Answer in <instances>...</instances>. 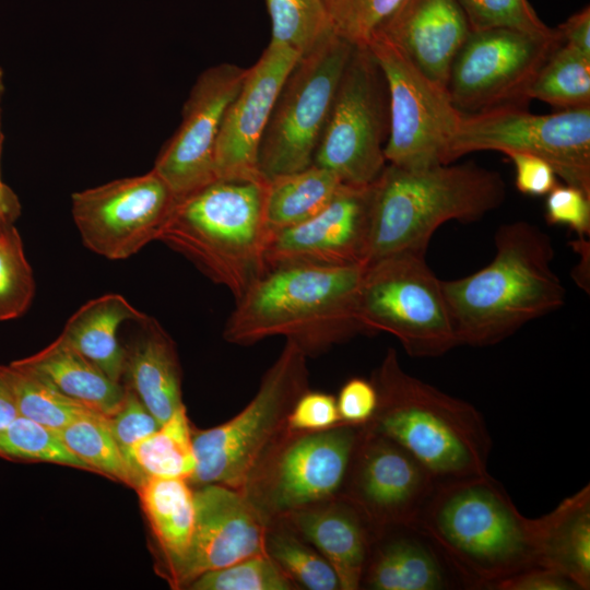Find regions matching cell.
I'll return each mask as SVG.
<instances>
[{
	"instance_id": "obj_1",
	"label": "cell",
	"mask_w": 590,
	"mask_h": 590,
	"mask_svg": "<svg viewBox=\"0 0 590 590\" xmlns=\"http://www.w3.org/2000/svg\"><path fill=\"white\" fill-rule=\"evenodd\" d=\"M412 528L470 588L538 566L541 518L524 517L488 473L437 480Z\"/></svg>"
},
{
	"instance_id": "obj_2",
	"label": "cell",
	"mask_w": 590,
	"mask_h": 590,
	"mask_svg": "<svg viewBox=\"0 0 590 590\" xmlns=\"http://www.w3.org/2000/svg\"><path fill=\"white\" fill-rule=\"evenodd\" d=\"M553 260L552 240L538 226L524 221L499 226L488 266L441 281L459 344H496L560 308L566 291Z\"/></svg>"
},
{
	"instance_id": "obj_3",
	"label": "cell",
	"mask_w": 590,
	"mask_h": 590,
	"mask_svg": "<svg viewBox=\"0 0 590 590\" xmlns=\"http://www.w3.org/2000/svg\"><path fill=\"white\" fill-rule=\"evenodd\" d=\"M364 264H288L266 271L239 298L224 339L251 345L284 337L307 356L364 332L357 298Z\"/></svg>"
},
{
	"instance_id": "obj_4",
	"label": "cell",
	"mask_w": 590,
	"mask_h": 590,
	"mask_svg": "<svg viewBox=\"0 0 590 590\" xmlns=\"http://www.w3.org/2000/svg\"><path fill=\"white\" fill-rule=\"evenodd\" d=\"M505 198L499 173L473 163L426 168L387 163L371 185L365 264L401 252L425 255L439 226L477 221Z\"/></svg>"
},
{
	"instance_id": "obj_5",
	"label": "cell",
	"mask_w": 590,
	"mask_h": 590,
	"mask_svg": "<svg viewBox=\"0 0 590 590\" xmlns=\"http://www.w3.org/2000/svg\"><path fill=\"white\" fill-rule=\"evenodd\" d=\"M373 384L378 404L364 426L408 450L437 480L487 474L492 440L482 414L410 375L388 349Z\"/></svg>"
},
{
	"instance_id": "obj_6",
	"label": "cell",
	"mask_w": 590,
	"mask_h": 590,
	"mask_svg": "<svg viewBox=\"0 0 590 590\" xmlns=\"http://www.w3.org/2000/svg\"><path fill=\"white\" fill-rule=\"evenodd\" d=\"M266 182L214 180L177 201L157 240L239 298L267 271Z\"/></svg>"
},
{
	"instance_id": "obj_7",
	"label": "cell",
	"mask_w": 590,
	"mask_h": 590,
	"mask_svg": "<svg viewBox=\"0 0 590 590\" xmlns=\"http://www.w3.org/2000/svg\"><path fill=\"white\" fill-rule=\"evenodd\" d=\"M307 355L292 341L263 375L251 401L229 421L192 433L197 485L246 487L250 477L286 429L296 400L308 390Z\"/></svg>"
},
{
	"instance_id": "obj_8",
	"label": "cell",
	"mask_w": 590,
	"mask_h": 590,
	"mask_svg": "<svg viewBox=\"0 0 590 590\" xmlns=\"http://www.w3.org/2000/svg\"><path fill=\"white\" fill-rule=\"evenodd\" d=\"M357 319L364 332L396 337L413 357H437L460 345L441 280L422 253H394L365 264Z\"/></svg>"
},
{
	"instance_id": "obj_9",
	"label": "cell",
	"mask_w": 590,
	"mask_h": 590,
	"mask_svg": "<svg viewBox=\"0 0 590 590\" xmlns=\"http://www.w3.org/2000/svg\"><path fill=\"white\" fill-rule=\"evenodd\" d=\"M354 47L333 33L298 58L280 90L260 143L258 169L263 179L312 164Z\"/></svg>"
},
{
	"instance_id": "obj_10",
	"label": "cell",
	"mask_w": 590,
	"mask_h": 590,
	"mask_svg": "<svg viewBox=\"0 0 590 590\" xmlns=\"http://www.w3.org/2000/svg\"><path fill=\"white\" fill-rule=\"evenodd\" d=\"M485 150L539 156L566 185L590 196V106L547 115L518 106L462 113L447 163Z\"/></svg>"
},
{
	"instance_id": "obj_11",
	"label": "cell",
	"mask_w": 590,
	"mask_h": 590,
	"mask_svg": "<svg viewBox=\"0 0 590 590\" xmlns=\"http://www.w3.org/2000/svg\"><path fill=\"white\" fill-rule=\"evenodd\" d=\"M367 48L388 93L387 163L404 168L448 164V150L462 111L453 105L447 88L428 79L386 38L375 35Z\"/></svg>"
},
{
	"instance_id": "obj_12",
	"label": "cell",
	"mask_w": 590,
	"mask_h": 590,
	"mask_svg": "<svg viewBox=\"0 0 590 590\" xmlns=\"http://www.w3.org/2000/svg\"><path fill=\"white\" fill-rule=\"evenodd\" d=\"M388 93L367 47H354L315 152L312 164L334 173L343 184H373L387 165Z\"/></svg>"
},
{
	"instance_id": "obj_13",
	"label": "cell",
	"mask_w": 590,
	"mask_h": 590,
	"mask_svg": "<svg viewBox=\"0 0 590 590\" xmlns=\"http://www.w3.org/2000/svg\"><path fill=\"white\" fill-rule=\"evenodd\" d=\"M562 43L559 32L544 38L506 28L471 31L449 73L453 105L468 114L526 107L529 87Z\"/></svg>"
},
{
	"instance_id": "obj_14",
	"label": "cell",
	"mask_w": 590,
	"mask_h": 590,
	"mask_svg": "<svg viewBox=\"0 0 590 590\" xmlns=\"http://www.w3.org/2000/svg\"><path fill=\"white\" fill-rule=\"evenodd\" d=\"M177 201L151 169L74 192L71 212L85 247L109 260H123L157 240Z\"/></svg>"
},
{
	"instance_id": "obj_15",
	"label": "cell",
	"mask_w": 590,
	"mask_h": 590,
	"mask_svg": "<svg viewBox=\"0 0 590 590\" xmlns=\"http://www.w3.org/2000/svg\"><path fill=\"white\" fill-rule=\"evenodd\" d=\"M247 68L221 63L194 82L181 122L160 151L153 170L181 200L216 180L214 154L224 115L238 93Z\"/></svg>"
},
{
	"instance_id": "obj_16",
	"label": "cell",
	"mask_w": 590,
	"mask_h": 590,
	"mask_svg": "<svg viewBox=\"0 0 590 590\" xmlns=\"http://www.w3.org/2000/svg\"><path fill=\"white\" fill-rule=\"evenodd\" d=\"M363 425L296 433L267 468L262 493L250 500L267 516L286 514L333 496L343 484Z\"/></svg>"
},
{
	"instance_id": "obj_17",
	"label": "cell",
	"mask_w": 590,
	"mask_h": 590,
	"mask_svg": "<svg viewBox=\"0 0 590 590\" xmlns=\"http://www.w3.org/2000/svg\"><path fill=\"white\" fill-rule=\"evenodd\" d=\"M351 468L353 505L379 532L412 528L437 481L402 446L364 425Z\"/></svg>"
},
{
	"instance_id": "obj_18",
	"label": "cell",
	"mask_w": 590,
	"mask_h": 590,
	"mask_svg": "<svg viewBox=\"0 0 590 590\" xmlns=\"http://www.w3.org/2000/svg\"><path fill=\"white\" fill-rule=\"evenodd\" d=\"M193 491L194 524L188 552L172 575L188 587L205 571L267 553L266 516L241 489L204 484Z\"/></svg>"
},
{
	"instance_id": "obj_19",
	"label": "cell",
	"mask_w": 590,
	"mask_h": 590,
	"mask_svg": "<svg viewBox=\"0 0 590 590\" xmlns=\"http://www.w3.org/2000/svg\"><path fill=\"white\" fill-rule=\"evenodd\" d=\"M371 185L342 184L315 216L270 235L267 270L288 264H364L369 233Z\"/></svg>"
},
{
	"instance_id": "obj_20",
	"label": "cell",
	"mask_w": 590,
	"mask_h": 590,
	"mask_svg": "<svg viewBox=\"0 0 590 590\" xmlns=\"http://www.w3.org/2000/svg\"><path fill=\"white\" fill-rule=\"evenodd\" d=\"M299 57L290 47L270 43L256 63L247 68L217 137L216 179H263L258 169L260 143L280 90Z\"/></svg>"
},
{
	"instance_id": "obj_21",
	"label": "cell",
	"mask_w": 590,
	"mask_h": 590,
	"mask_svg": "<svg viewBox=\"0 0 590 590\" xmlns=\"http://www.w3.org/2000/svg\"><path fill=\"white\" fill-rule=\"evenodd\" d=\"M470 32L458 0H403L375 35L392 43L422 73L447 88L453 59Z\"/></svg>"
},
{
	"instance_id": "obj_22",
	"label": "cell",
	"mask_w": 590,
	"mask_h": 590,
	"mask_svg": "<svg viewBox=\"0 0 590 590\" xmlns=\"http://www.w3.org/2000/svg\"><path fill=\"white\" fill-rule=\"evenodd\" d=\"M294 529L334 569L341 590L358 589L369 556L366 519L352 504L309 506L286 512Z\"/></svg>"
},
{
	"instance_id": "obj_23",
	"label": "cell",
	"mask_w": 590,
	"mask_h": 590,
	"mask_svg": "<svg viewBox=\"0 0 590 590\" xmlns=\"http://www.w3.org/2000/svg\"><path fill=\"white\" fill-rule=\"evenodd\" d=\"M138 323V337L126 350L123 376L162 425L184 405L180 364L174 341L154 318Z\"/></svg>"
},
{
	"instance_id": "obj_24",
	"label": "cell",
	"mask_w": 590,
	"mask_h": 590,
	"mask_svg": "<svg viewBox=\"0 0 590 590\" xmlns=\"http://www.w3.org/2000/svg\"><path fill=\"white\" fill-rule=\"evenodd\" d=\"M14 362L107 417L116 413L125 400L126 387L110 379L61 334L39 352Z\"/></svg>"
},
{
	"instance_id": "obj_25",
	"label": "cell",
	"mask_w": 590,
	"mask_h": 590,
	"mask_svg": "<svg viewBox=\"0 0 590 590\" xmlns=\"http://www.w3.org/2000/svg\"><path fill=\"white\" fill-rule=\"evenodd\" d=\"M148 315L119 294H105L82 305L60 333L74 349L120 382L125 371L126 349L118 340L119 327L140 321Z\"/></svg>"
},
{
	"instance_id": "obj_26",
	"label": "cell",
	"mask_w": 590,
	"mask_h": 590,
	"mask_svg": "<svg viewBox=\"0 0 590 590\" xmlns=\"http://www.w3.org/2000/svg\"><path fill=\"white\" fill-rule=\"evenodd\" d=\"M541 518L538 566L590 588V487L586 485Z\"/></svg>"
},
{
	"instance_id": "obj_27",
	"label": "cell",
	"mask_w": 590,
	"mask_h": 590,
	"mask_svg": "<svg viewBox=\"0 0 590 590\" xmlns=\"http://www.w3.org/2000/svg\"><path fill=\"white\" fill-rule=\"evenodd\" d=\"M446 562L416 530L381 544L367 562L363 580L376 590H439L448 588Z\"/></svg>"
},
{
	"instance_id": "obj_28",
	"label": "cell",
	"mask_w": 590,
	"mask_h": 590,
	"mask_svg": "<svg viewBox=\"0 0 590 590\" xmlns=\"http://www.w3.org/2000/svg\"><path fill=\"white\" fill-rule=\"evenodd\" d=\"M170 576L184 560L194 524L193 491L187 480L145 477L137 488Z\"/></svg>"
},
{
	"instance_id": "obj_29",
	"label": "cell",
	"mask_w": 590,
	"mask_h": 590,
	"mask_svg": "<svg viewBox=\"0 0 590 590\" xmlns=\"http://www.w3.org/2000/svg\"><path fill=\"white\" fill-rule=\"evenodd\" d=\"M342 184L334 173L315 164L268 179L264 220L269 234L297 225L318 214L334 198Z\"/></svg>"
},
{
	"instance_id": "obj_30",
	"label": "cell",
	"mask_w": 590,
	"mask_h": 590,
	"mask_svg": "<svg viewBox=\"0 0 590 590\" xmlns=\"http://www.w3.org/2000/svg\"><path fill=\"white\" fill-rule=\"evenodd\" d=\"M127 460L143 480H189L196 468V457L185 405L157 430L134 444L127 453Z\"/></svg>"
},
{
	"instance_id": "obj_31",
	"label": "cell",
	"mask_w": 590,
	"mask_h": 590,
	"mask_svg": "<svg viewBox=\"0 0 590 590\" xmlns=\"http://www.w3.org/2000/svg\"><path fill=\"white\" fill-rule=\"evenodd\" d=\"M58 433L64 445L91 472L101 473L134 489L143 481L115 440L107 416L91 410Z\"/></svg>"
},
{
	"instance_id": "obj_32",
	"label": "cell",
	"mask_w": 590,
	"mask_h": 590,
	"mask_svg": "<svg viewBox=\"0 0 590 590\" xmlns=\"http://www.w3.org/2000/svg\"><path fill=\"white\" fill-rule=\"evenodd\" d=\"M0 369L13 393L21 416L59 432L91 411L14 361L9 365H0Z\"/></svg>"
},
{
	"instance_id": "obj_33",
	"label": "cell",
	"mask_w": 590,
	"mask_h": 590,
	"mask_svg": "<svg viewBox=\"0 0 590 590\" xmlns=\"http://www.w3.org/2000/svg\"><path fill=\"white\" fill-rule=\"evenodd\" d=\"M528 97L564 109L590 106V58L562 43L535 76Z\"/></svg>"
},
{
	"instance_id": "obj_34",
	"label": "cell",
	"mask_w": 590,
	"mask_h": 590,
	"mask_svg": "<svg viewBox=\"0 0 590 590\" xmlns=\"http://www.w3.org/2000/svg\"><path fill=\"white\" fill-rule=\"evenodd\" d=\"M271 20L270 43L307 54L333 34L322 0H264Z\"/></svg>"
},
{
	"instance_id": "obj_35",
	"label": "cell",
	"mask_w": 590,
	"mask_h": 590,
	"mask_svg": "<svg viewBox=\"0 0 590 590\" xmlns=\"http://www.w3.org/2000/svg\"><path fill=\"white\" fill-rule=\"evenodd\" d=\"M0 458L24 463H56L91 472L64 445L57 430L21 415L0 429Z\"/></svg>"
},
{
	"instance_id": "obj_36",
	"label": "cell",
	"mask_w": 590,
	"mask_h": 590,
	"mask_svg": "<svg viewBox=\"0 0 590 590\" xmlns=\"http://www.w3.org/2000/svg\"><path fill=\"white\" fill-rule=\"evenodd\" d=\"M267 553L293 580L309 590L340 589L329 562L315 548L287 530L267 533Z\"/></svg>"
},
{
	"instance_id": "obj_37",
	"label": "cell",
	"mask_w": 590,
	"mask_h": 590,
	"mask_svg": "<svg viewBox=\"0 0 590 590\" xmlns=\"http://www.w3.org/2000/svg\"><path fill=\"white\" fill-rule=\"evenodd\" d=\"M35 295V281L13 223L0 231V321L21 317Z\"/></svg>"
},
{
	"instance_id": "obj_38",
	"label": "cell",
	"mask_w": 590,
	"mask_h": 590,
	"mask_svg": "<svg viewBox=\"0 0 590 590\" xmlns=\"http://www.w3.org/2000/svg\"><path fill=\"white\" fill-rule=\"evenodd\" d=\"M192 590H292L295 582L268 554H257L209 570L188 587Z\"/></svg>"
},
{
	"instance_id": "obj_39",
	"label": "cell",
	"mask_w": 590,
	"mask_h": 590,
	"mask_svg": "<svg viewBox=\"0 0 590 590\" xmlns=\"http://www.w3.org/2000/svg\"><path fill=\"white\" fill-rule=\"evenodd\" d=\"M471 31L506 28L544 38L558 34L536 15L528 0H458Z\"/></svg>"
},
{
	"instance_id": "obj_40",
	"label": "cell",
	"mask_w": 590,
	"mask_h": 590,
	"mask_svg": "<svg viewBox=\"0 0 590 590\" xmlns=\"http://www.w3.org/2000/svg\"><path fill=\"white\" fill-rule=\"evenodd\" d=\"M402 1L322 0L334 34L355 47H367Z\"/></svg>"
},
{
	"instance_id": "obj_41",
	"label": "cell",
	"mask_w": 590,
	"mask_h": 590,
	"mask_svg": "<svg viewBox=\"0 0 590 590\" xmlns=\"http://www.w3.org/2000/svg\"><path fill=\"white\" fill-rule=\"evenodd\" d=\"M107 420L109 429L126 459L127 453L134 444L148 437L161 426L129 387H126V396L121 406Z\"/></svg>"
},
{
	"instance_id": "obj_42",
	"label": "cell",
	"mask_w": 590,
	"mask_h": 590,
	"mask_svg": "<svg viewBox=\"0 0 590 590\" xmlns=\"http://www.w3.org/2000/svg\"><path fill=\"white\" fill-rule=\"evenodd\" d=\"M545 219L551 225H565L580 238L590 234V196L570 185H556L545 201Z\"/></svg>"
},
{
	"instance_id": "obj_43",
	"label": "cell",
	"mask_w": 590,
	"mask_h": 590,
	"mask_svg": "<svg viewBox=\"0 0 590 590\" xmlns=\"http://www.w3.org/2000/svg\"><path fill=\"white\" fill-rule=\"evenodd\" d=\"M341 422L337 399L326 392L306 390L294 403L286 421L292 433L329 429Z\"/></svg>"
},
{
	"instance_id": "obj_44",
	"label": "cell",
	"mask_w": 590,
	"mask_h": 590,
	"mask_svg": "<svg viewBox=\"0 0 590 590\" xmlns=\"http://www.w3.org/2000/svg\"><path fill=\"white\" fill-rule=\"evenodd\" d=\"M378 404V393L373 381L355 377L340 389L337 406L341 422L365 425L374 416Z\"/></svg>"
},
{
	"instance_id": "obj_45",
	"label": "cell",
	"mask_w": 590,
	"mask_h": 590,
	"mask_svg": "<svg viewBox=\"0 0 590 590\" xmlns=\"http://www.w3.org/2000/svg\"><path fill=\"white\" fill-rule=\"evenodd\" d=\"M506 155L515 166L516 187L520 192L540 197L547 194L557 185L553 167L541 157L518 152Z\"/></svg>"
},
{
	"instance_id": "obj_46",
	"label": "cell",
	"mask_w": 590,
	"mask_h": 590,
	"mask_svg": "<svg viewBox=\"0 0 590 590\" xmlns=\"http://www.w3.org/2000/svg\"><path fill=\"white\" fill-rule=\"evenodd\" d=\"M494 590H579L565 575L553 569L533 566L514 574L494 587Z\"/></svg>"
},
{
	"instance_id": "obj_47",
	"label": "cell",
	"mask_w": 590,
	"mask_h": 590,
	"mask_svg": "<svg viewBox=\"0 0 590 590\" xmlns=\"http://www.w3.org/2000/svg\"><path fill=\"white\" fill-rule=\"evenodd\" d=\"M563 44L590 58V10L589 7L571 15L558 26Z\"/></svg>"
},
{
	"instance_id": "obj_48",
	"label": "cell",
	"mask_w": 590,
	"mask_h": 590,
	"mask_svg": "<svg viewBox=\"0 0 590 590\" xmlns=\"http://www.w3.org/2000/svg\"><path fill=\"white\" fill-rule=\"evenodd\" d=\"M19 415L13 393L0 369V429L12 423Z\"/></svg>"
},
{
	"instance_id": "obj_49",
	"label": "cell",
	"mask_w": 590,
	"mask_h": 590,
	"mask_svg": "<svg viewBox=\"0 0 590 590\" xmlns=\"http://www.w3.org/2000/svg\"><path fill=\"white\" fill-rule=\"evenodd\" d=\"M21 204L11 188L0 182V219L14 222L20 215Z\"/></svg>"
},
{
	"instance_id": "obj_50",
	"label": "cell",
	"mask_w": 590,
	"mask_h": 590,
	"mask_svg": "<svg viewBox=\"0 0 590 590\" xmlns=\"http://www.w3.org/2000/svg\"><path fill=\"white\" fill-rule=\"evenodd\" d=\"M3 91H4L3 71L0 68V93H3Z\"/></svg>"
},
{
	"instance_id": "obj_51",
	"label": "cell",
	"mask_w": 590,
	"mask_h": 590,
	"mask_svg": "<svg viewBox=\"0 0 590 590\" xmlns=\"http://www.w3.org/2000/svg\"><path fill=\"white\" fill-rule=\"evenodd\" d=\"M2 93H0V99H1ZM2 132H1V109H0V153H1V144H2ZM0 182H2L1 176H0Z\"/></svg>"
},
{
	"instance_id": "obj_52",
	"label": "cell",
	"mask_w": 590,
	"mask_h": 590,
	"mask_svg": "<svg viewBox=\"0 0 590 590\" xmlns=\"http://www.w3.org/2000/svg\"><path fill=\"white\" fill-rule=\"evenodd\" d=\"M7 223H13V222H10V221L0 219V231H1V228H2Z\"/></svg>"
}]
</instances>
